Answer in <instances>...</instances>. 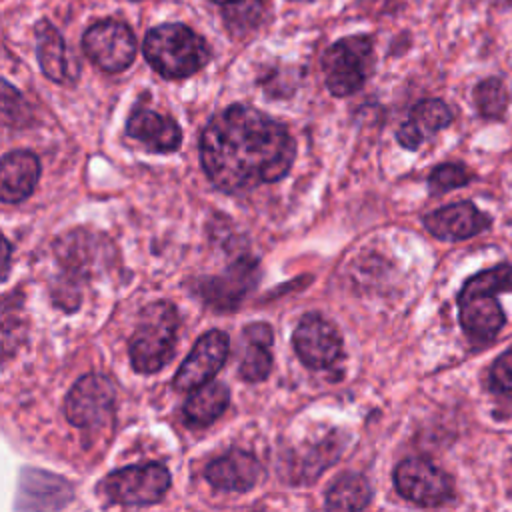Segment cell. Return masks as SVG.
<instances>
[{
  "label": "cell",
  "instance_id": "cell-9",
  "mask_svg": "<svg viewBox=\"0 0 512 512\" xmlns=\"http://www.w3.org/2000/svg\"><path fill=\"white\" fill-rule=\"evenodd\" d=\"M114 398V384L104 374H86L68 392L64 414L76 428H96L110 418Z\"/></svg>",
  "mask_w": 512,
  "mask_h": 512
},
{
  "label": "cell",
  "instance_id": "cell-13",
  "mask_svg": "<svg viewBox=\"0 0 512 512\" xmlns=\"http://www.w3.org/2000/svg\"><path fill=\"white\" fill-rule=\"evenodd\" d=\"M54 250L64 270L80 278L94 276L110 260V242L100 234L80 228L62 236Z\"/></svg>",
  "mask_w": 512,
  "mask_h": 512
},
{
  "label": "cell",
  "instance_id": "cell-30",
  "mask_svg": "<svg viewBox=\"0 0 512 512\" xmlns=\"http://www.w3.org/2000/svg\"><path fill=\"white\" fill-rule=\"evenodd\" d=\"M4 268H2V272H4V278L8 276V264H10V242L4 238Z\"/></svg>",
  "mask_w": 512,
  "mask_h": 512
},
{
  "label": "cell",
  "instance_id": "cell-16",
  "mask_svg": "<svg viewBox=\"0 0 512 512\" xmlns=\"http://www.w3.org/2000/svg\"><path fill=\"white\" fill-rule=\"evenodd\" d=\"M126 134L142 142L152 152H174L180 148L182 130L164 114L148 108L134 110L126 122Z\"/></svg>",
  "mask_w": 512,
  "mask_h": 512
},
{
  "label": "cell",
  "instance_id": "cell-6",
  "mask_svg": "<svg viewBox=\"0 0 512 512\" xmlns=\"http://www.w3.org/2000/svg\"><path fill=\"white\" fill-rule=\"evenodd\" d=\"M106 496L124 506H146L158 502L170 488V472L158 462L120 468L104 478Z\"/></svg>",
  "mask_w": 512,
  "mask_h": 512
},
{
  "label": "cell",
  "instance_id": "cell-8",
  "mask_svg": "<svg viewBox=\"0 0 512 512\" xmlns=\"http://www.w3.org/2000/svg\"><path fill=\"white\" fill-rule=\"evenodd\" d=\"M86 56L104 72H122L136 58V36L120 20H98L82 36Z\"/></svg>",
  "mask_w": 512,
  "mask_h": 512
},
{
  "label": "cell",
  "instance_id": "cell-20",
  "mask_svg": "<svg viewBox=\"0 0 512 512\" xmlns=\"http://www.w3.org/2000/svg\"><path fill=\"white\" fill-rule=\"evenodd\" d=\"M230 402V392L222 382H206L194 390L184 402V422L190 428H204L218 420Z\"/></svg>",
  "mask_w": 512,
  "mask_h": 512
},
{
  "label": "cell",
  "instance_id": "cell-2",
  "mask_svg": "<svg viewBox=\"0 0 512 512\" xmlns=\"http://www.w3.org/2000/svg\"><path fill=\"white\" fill-rule=\"evenodd\" d=\"M512 292V266L508 262L470 276L458 292V318L466 336L476 344H488L506 324L498 302L500 294Z\"/></svg>",
  "mask_w": 512,
  "mask_h": 512
},
{
  "label": "cell",
  "instance_id": "cell-22",
  "mask_svg": "<svg viewBox=\"0 0 512 512\" xmlns=\"http://www.w3.org/2000/svg\"><path fill=\"white\" fill-rule=\"evenodd\" d=\"M372 490L362 474L346 472L336 478L326 494V506L332 510H362L368 506Z\"/></svg>",
  "mask_w": 512,
  "mask_h": 512
},
{
  "label": "cell",
  "instance_id": "cell-18",
  "mask_svg": "<svg viewBox=\"0 0 512 512\" xmlns=\"http://www.w3.org/2000/svg\"><path fill=\"white\" fill-rule=\"evenodd\" d=\"M72 498V486L54 474L42 470H24L20 486V510L28 508H60Z\"/></svg>",
  "mask_w": 512,
  "mask_h": 512
},
{
  "label": "cell",
  "instance_id": "cell-28",
  "mask_svg": "<svg viewBox=\"0 0 512 512\" xmlns=\"http://www.w3.org/2000/svg\"><path fill=\"white\" fill-rule=\"evenodd\" d=\"M30 118L28 106L22 96L8 84H2V120L6 126H20Z\"/></svg>",
  "mask_w": 512,
  "mask_h": 512
},
{
  "label": "cell",
  "instance_id": "cell-24",
  "mask_svg": "<svg viewBox=\"0 0 512 512\" xmlns=\"http://www.w3.org/2000/svg\"><path fill=\"white\" fill-rule=\"evenodd\" d=\"M266 14L262 0H234L222 6V18L234 34H246L254 30Z\"/></svg>",
  "mask_w": 512,
  "mask_h": 512
},
{
  "label": "cell",
  "instance_id": "cell-29",
  "mask_svg": "<svg viewBox=\"0 0 512 512\" xmlns=\"http://www.w3.org/2000/svg\"><path fill=\"white\" fill-rule=\"evenodd\" d=\"M396 138H398V142L404 146V148H408V150H416L420 144H422V140H424V134L408 120V122H404L402 126H400V130H398V134H396Z\"/></svg>",
  "mask_w": 512,
  "mask_h": 512
},
{
  "label": "cell",
  "instance_id": "cell-12",
  "mask_svg": "<svg viewBox=\"0 0 512 512\" xmlns=\"http://www.w3.org/2000/svg\"><path fill=\"white\" fill-rule=\"evenodd\" d=\"M260 268L254 258H240L222 274L204 278L198 286L200 298L216 310H234L256 288Z\"/></svg>",
  "mask_w": 512,
  "mask_h": 512
},
{
  "label": "cell",
  "instance_id": "cell-1",
  "mask_svg": "<svg viewBox=\"0 0 512 512\" xmlns=\"http://www.w3.org/2000/svg\"><path fill=\"white\" fill-rule=\"evenodd\" d=\"M296 144L264 112L232 104L214 114L200 136V160L210 182L230 194L280 180L292 166Z\"/></svg>",
  "mask_w": 512,
  "mask_h": 512
},
{
  "label": "cell",
  "instance_id": "cell-21",
  "mask_svg": "<svg viewBox=\"0 0 512 512\" xmlns=\"http://www.w3.org/2000/svg\"><path fill=\"white\" fill-rule=\"evenodd\" d=\"M36 56L46 78L52 82L66 80V44L60 32L48 22L40 20L36 30Z\"/></svg>",
  "mask_w": 512,
  "mask_h": 512
},
{
  "label": "cell",
  "instance_id": "cell-11",
  "mask_svg": "<svg viewBox=\"0 0 512 512\" xmlns=\"http://www.w3.org/2000/svg\"><path fill=\"white\" fill-rule=\"evenodd\" d=\"M230 352L228 334L222 330H210L202 334L174 376V388L190 392L210 382L224 366Z\"/></svg>",
  "mask_w": 512,
  "mask_h": 512
},
{
  "label": "cell",
  "instance_id": "cell-10",
  "mask_svg": "<svg viewBox=\"0 0 512 512\" xmlns=\"http://www.w3.org/2000/svg\"><path fill=\"white\" fill-rule=\"evenodd\" d=\"M298 358L314 370L330 368L342 356V336L334 324L316 312L304 314L292 334Z\"/></svg>",
  "mask_w": 512,
  "mask_h": 512
},
{
  "label": "cell",
  "instance_id": "cell-3",
  "mask_svg": "<svg viewBox=\"0 0 512 512\" xmlns=\"http://www.w3.org/2000/svg\"><path fill=\"white\" fill-rule=\"evenodd\" d=\"M144 58L164 78L180 80L202 70L210 60V48L200 34L184 24H162L144 38Z\"/></svg>",
  "mask_w": 512,
  "mask_h": 512
},
{
  "label": "cell",
  "instance_id": "cell-5",
  "mask_svg": "<svg viewBox=\"0 0 512 512\" xmlns=\"http://www.w3.org/2000/svg\"><path fill=\"white\" fill-rule=\"evenodd\" d=\"M372 64L374 52L368 36H348L334 42L322 56L328 90L340 98L358 92L368 80Z\"/></svg>",
  "mask_w": 512,
  "mask_h": 512
},
{
  "label": "cell",
  "instance_id": "cell-4",
  "mask_svg": "<svg viewBox=\"0 0 512 512\" xmlns=\"http://www.w3.org/2000/svg\"><path fill=\"white\" fill-rule=\"evenodd\" d=\"M178 330V312L166 302L148 304L138 318V324L128 342L132 368L140 374L162 370L174 356Z\"/></svg>",
  "mask_w": 512,
  "mask_h": 512
},
{
  "label": "cell",
  "instance_id": "cell-17",
  "mask_svg": "<svg viewBox=\"0 0 512 512\" xmlns=\"http://www.w3.org/2000/svg\"><path fill=\"white\" fill-rule=\"evenodd\" d=\"M40 178V160L28 150H14L4 154L0 168V198L16 204L26 200Z\"/></svg>",
  "mask_w": 512,
  "mask_h": 512
},
{
  "label": "cell",
  "instance_id": "cell-19",
  "mask_svg": "<svg viewBox=\"0 0 512 512\" xmlns=\"http://www.w3.org/2000/svg\"><path fill=\"white\" fill-rule=\"evenodd\" d=\"M244 338L246 352L238 372L246 382H262L272 370L270 348L274 342V332L266 322H254L244 328Z\"/></svg>",
  "mask_w": 512,
  "mask_h": 512
},
{
  "label": "cell",
  "instance_id": "cell-7",
  "mask_svg": "<svg viewBox=\"0 0 512 512\" xmlns=\"http://www.w3.org/2000/svg\"><path fill=\"white\" fill-rule=\"evenodd\" d=\"M394 486L412 504L434 508L454 494L452 478L426 458H406L394 468Z\"/></svg>",
  "mask_w": 512,
  "mask_h": 512
},
{
  "label": "cell",
  "instance_id": "cell-15",
  "mask_svg": "<svg viewBox=\"0 0 512 512\" xmlns=\"http://www.w3.org/2000/svg\"><path fill=\"white\" fill-rule=\"evenodd\" d=\"M262 468L250 452L230 450L206 466V480L224 492H248L260 480Z\"/></svg>",
  "mask_w": 512,
  "mask_h": 512
},
{
  "label": "cell",
  "instance_id": "cell-25",
  "mask_svg": "<svg viewBox=\"0 0 512 512\" xmlns=\"http://www.w3.org/2000/svg\"><path fill=\"white\" fill-rule=\"evenodd\" d=\"M452 120H454V114L450 106L438 98L422 100L410 112V122L424 134V138L432 132L446 128Z\"/></svg>",
  "mask_w": 512,
  "mask_h": 512
},
{
  "label": "cell",
  "instance_id": "cell-27",
  "mask_svg": "<svg viewBox=\"0 0 512 512\" xmlns=\"http://www.w3.org/2000/svg\"><path fill=\"white\" fill-rule=\"evenodd\" d=\"M488 382L492 392L512 400V344L492 362Z\"/></svg>",
  "mask_w": 512,
  "mask_h": 512
},
{
  "label": "cell",
  "instance_id": "cell-26",
  "mask_svg": "<svg viewBox=\"0 0 512 512\" xmlns=\"http://www.w3.org/2000/svg\"><path fill=\"white\" fill-rule=\"evenodd\" d=\"M472 178H474V174L464 164H456V162L440 164L428 176V192L432 196L446 194L454 188H462V186L470 184Z\"/></svg>",
  "mask_w": 512,
  "mask_h": 512
},
{
  "label": "cell",
  "instance_id": "cell-14",
  "mask_svg": "<svg viewBox=\"0 0 512 512\" xmlns=\"http://www.w3.org/2000/svg\"><path fill=\"white\" fill-rule=\"evenodd\" d=\"M490 216L472 202H454L424 216L426 230L440 240H466L490 228Z\"/></svg>",
  "mask_w": 512,
  "mask_h": 512
},
{
  "label": "cell",
  "instance_id": "cell-23",
  "mask_svg": "<svg viewBox=\"0 0 512 512\" xmlns=\"http://www.w3.org/2000/svg\"><path fill=\"white\" fill-rule=\"evenodd\" d=\"M474 104L482 118L498 120L508 108V90L500 78H486L474 88Z\"/></svg>",
  "mask_w": 512,
  "mask_h": 512
},
{
  "label": "cell",
  "instance_id": "cell-31",
  "mask_svg": "<svg viewBox=\"0 0 512 512\" xmlns=\"http://www.w3.org/2000/svg\"><path fill=\"white\" fill-rule=\"evenodd\" d=\"M210 2H214V4H218V6H226V4H230V2H234V0H210Z\"/></svg>",
  "mask_w": 512,
  "mask_h": 512
}]
</instances>
